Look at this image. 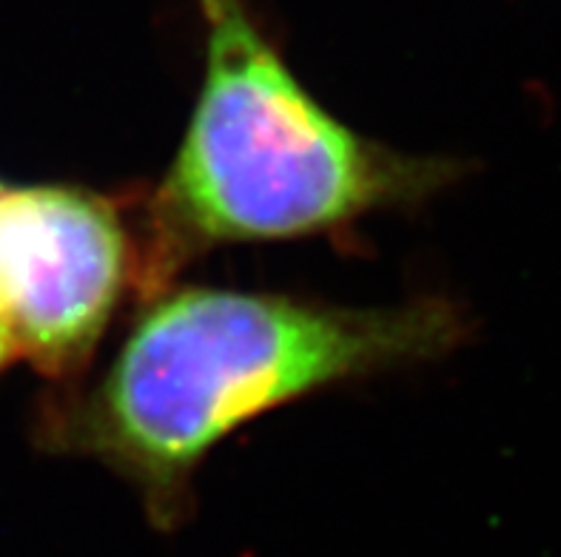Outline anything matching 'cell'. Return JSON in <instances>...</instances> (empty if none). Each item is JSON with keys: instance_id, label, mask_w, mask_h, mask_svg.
<instances>
[{"instance_id": "1", "label": "cell", "mask_w": 561, "mask_h": 557, "mask_svg": "<svg viewBox=\"0 0 561 557\" xmlns=\"http://www.w3.org/2000/svg\"><path fill=\"white\" fill-rule=\"evenodd\" d=\"M468 336L445 299L348 307L228 288L163 290L89 387L43 413V444L98 461L151 526L192 512L197 466L237 427L342 381L434 361Z\"/></svg>"}, {"instance_id": "2", "label": "cell", "mask_w": 561, "mask_h": 557, "mask_svg": "<svg viewBox=\"0 0 561 557\" xmlns=\"http://www.w3.org/2000/svg\"><path fill=\"white\" fill-rule=\"evenodd\" d=\"M206 63L178 154L140 208V297L211 247L340 231L448 188L462 165L368 140L317 103L249 0H199Z\"/></svg>"}, {"instance_id": "3", "label": "cell", "mask_w": 561, "mask_h": 557, "mask_svg": "<svg viewBox=\"0 0 561 557\" xmlns=\"http://www.w3.org/2000/svg\"><path fill=\"white\" fill-rule=\"evenodd\" d=\"M0 288L14 350L75 381L126 293H140L131 213L78 185H0Z\"/></svg>"}, {"instance_id": "4", "label": "cell", "mask_w": 561, "mask_h": 557, "mask_svg": "<svg viewBox=\"0 0 561 557\" xmlns=\"http://www.w3.org/2000/svg\"><path fill=\"white\" fill-rule=\"evenodd\" d=\"M14 353H18V350H14L12 318H9L7 299H3V288H0V368H3Z\"/></svg>"}]
</instances>
